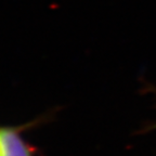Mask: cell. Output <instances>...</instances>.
<instances>
[{
  "mask_svg": "<svg viewBox=\"0 0 156 156\" xmlns=\"http://www.w3.org/2000/svg\"><path fill=\"white\" fill-rule=\"evenodd\" d=\"M0 133L5 156H32L27 145L16 131L12 129H0Z\"/></svg>",
  "mask_w": 156,
  "mask_h": 156,
  "instance_id": "1",
  "label": "cell"
},
{
  "mask_svg": "<svg viewBox=\"0 0 156 156\" xmlns=\"http://www.w3.org/2000/svg\"><path fill=\"white\" fill-rule=\"evenodd\" d=\"M0 156H5V152H3V146H2V141H1V133H0Z\"/></svg>",
  "mask_w": 156,
  "mask_h": 156,
  "instance_id": "2",
  "label": "cell"
}]
</instances>
